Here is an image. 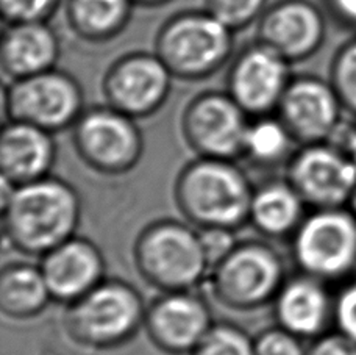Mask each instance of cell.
<instances>
[{
  "mask_svg": "<svg viewBox=\"0 0 356 355\" xmlns=\"http://www.w3.org/2000/svg\"><path fill=\"white\" fill-rule=\"evenodd\" d=\"M81 200L72 185L49 175L13 188L2 199L3 237L13 249L29 257H44L75 237Z\"/></svg>",
  "mask_w": 356,
  "mask_h": 355,
  "instance_id": "obj_1",
  "label": "cell"
},
{
  "mask_svg": "<svg viewBox=\"0 0 356 355\" xmlns=\"http://www.w3.org/2000/svg\"><path fill=\"white\" fill-rule=\"evenodd\" d=\"M255 188L234 160L197 157L178 174V210L197 229L238 230L250 219Z\"/></svg>",
  "mask_w": 356,
  "mask_h": 355,
  "instance_id": "obj_2",
  "label": "cell"
},
{
  "mask_svg": "<svg viewBox=\"0 0 356 355\" xmlns=\"http://www.w3.org/2000/svg\"><path fill=\"white\" fill-rule=\"evenodd\" d=\"M234 31L203 10H183L156 31L154 52L183 81H200L232 61Z\"/></svg>",
  "mask_w": 356,
  "mask_h": 355,
  "instance_id": "obj_3",
  "label": "cell"
},
{
  "mask_svg": "<svg viewBox=\"0 0 356 355\" xmlns=\"http://www.w3.org/2000/svg\"><path fill=\"white\" fill-rule=\"evenodd\" d=\"M144 299L131 283L105 278L81 299L67 306L66 332L75 345L110 351L129 343L144 327Z\"/></svg>",
  "mask_w": 356,
  "mask_h": 355,
  "instance_id": "obj_4",
  "label": "cell"
},
{
  "mask_svg": "<svg viewBox=\"0 0 356 355\" xmlns=\"http://www.w3.org/2000/svg\"><path fill=\"white\" fill-rule=\"evenodd\" d=\"M133 258L139 276L161 293L194 291L209 276L199 230L180 221L149 224L136 238Z\"/></svg>",
  "mask_w": 356,
  "mask_h": 355,
  "instance_id": "obj_5",
  "label": "cell"
},
{
  "mask_svg": "<svg viewBox=\"0 0 356 355\" xmlns=\"http://www.w3.org/2000/svg\"><path fill=\"white\" fill-rule=\"evenodd\" d=\"M286 278L284 260L275 247L245 239L213 268L208 283L222 307L252 312L272 303Z\"/></svg>",
  "mask_w": 356,
  "mask_h": 355,
  "instance_id": "obj_6",
  "label": "cell"
},
{
  "mask_svg": "<svg viewBox=\"0 0 356 355\" xmlns=\"http://www.w3.org/2000/svg\"><path fill=\"white\" fill-rule=\"evenodd\" d=\"M292 257L303 274L347 282L356 271V216L347 207L307 214L292 237Z\"/></svg>",
  "mask_w": 356,
  "mask_h": 355,
  "instance_id": "obj_7",
  "label": "cell"
},
{
  "mask_svg": "<svg viewBox=\"0 0 356 355\" xmlns=\"http://www.w3.org/2000/svg\"><path fill=\"white\" fill-rule=\"evenodd\" d=\"M85 109L80 81L56 68L11 80L3 91V111L8 120L36 125L54 135L72 129Z\"/></svg>",
  "mask_w": 356,
  "mask_h": 355,
  "instance_id": "obj_8",
  "label": "cell"
},
{
  "mask_svg": "<svg viewBox=\"0 0 356 355\" xmlns=\"http://www.w3.org/2000/svg\"><path fill=\"white\" fill-rule=\"evenodd\" d=\"M72 144L80 160L104 175L130 173L144 154L136 119L106 104L85 109L72 127Z\"/></svg>",
  "mask_w": 356,
  "mask_h": 355,
  "instance_id": "obj_9",
  "label": "cell"
},
{
  "mask_svg": "<svg viewBox=\"0 0 356 355\" xmlns=\"http://www.w3.org/2000/svg\"><path fill=\"white\" fill-rule=\"evenodd\" d=\"M250 116L227 91L199 93L184 105L181 135L197 157L236 160L243 157Z\"/></svg>",
  "mask_w": 356,
  "mask_h": 355,
  "instance_id": "obj_10",
  "label": "cell"
},
{
  "mask_svg": "<svg viewBox=\"0 0 356 355\" xmlns=\"http://www.w3.org/2000/svg\"><path fill=\"white\" fill-rule=\"evenodd\" d=\"M286 180L313 210L346 208L356 187V164L334 141L300 145L286 164Z\"/></svg>",
  "mask_w": 356,
  "mask_h": 355,
  "instance_id": "obj_11",
  "label": "cell"
},
{
  "mask_svg": "<svg viewBox=\"0 0 356 355\" xmlns=\"http://www.w3.org/2000/svg\"><path fill=\"white\" fill-rule=\"evenodd\" d=\"M174 75L155 52L136 50L120 55L102 79L106 105L133 119L155 115L168 102Z\"/></svg>",
  "mask_w": 356,
  "mask_h": 355,
  "instance_id": "obj_12",
  "label": "cell"
},
{
  "mask_svg": "<svg viewBox=\"0 0 356 355\" xmlns=\"http://www.w3.org/2000/svg\"><path fill=\"white\" fill-rule=\"evenodd\" d=\"M292 77L288 60L253 41L230 61L225 91L250 118L273 115Z\"/></svg>",
  "mask_w": 356,
  "mask_h": 355,
  "instance_id": "obj_13",
  "label": "cell"
},
{
  "mask_svg": "<svg viewBox=\"0 0 356 355\" xmlns=\"http://www.w3.org/2000/svg\"><path fill=\"white\" fill-rule=\"evenodd\" d=\"M344 106L328 79L319 75H294L286 88L275 115L297 144L334 141L342 129Z\"/></svg>",
  "mask_w": 356,
  "mask_h": 355,
  "instance_id": "obj_14",
  "label": "cell"
},
{
  "mask_svg": "<svg viewBox=\"0 0 356 355\" xmlns=\"http://www.w3.org/2000/svg\"><path fill=\"white\" fill-rule=\"evenodd\" d=\"M328 17L313 0H275L258 19L255 41L284 60H309L327 41Z\"/></svg>",
  "mask_w": 356,
  "mask_h": 355,
  "instance_id": "obj_15",
  "label": "cell"
},
{
  "mask_svg": "<svg viewBox=\"0 0 356 355\" xmlns=\"http://www.w3.org/2000/svg\"><path fill=\"white\" fill-rule=\"evenodd\" d=\"M214 326L208 302L194 291L161 293L147 307L144 329L156 349L191 355Z\"/></svg>",
  "mask_w": 356,
  "mask_h": 355,
  "instance_id": "obj_16",
  "label": "cell"
},
{
  "mask_svg": "<svg viewBox=\"0 0 356 355\" xmlns=\"http://www.w3.org/2000/svg\"><path fill=\"white\" fill-rule=\"evenodd\" d=\"M41 271L55 302L71 306L105 281L106 263L92 241L72 237L41 257Z\"/></svg>",
  "mask_w": 356,
  "mask_h": 355,
  "instance_id": "obj_17",
  "label": "cell"
},
{
  "mask_svg": "<svg viewBox=\"0 0 356 355\" xmlns=\"http://www.w3.org/2000/svg\"><path fill=\"white\" fill-rule=\"evenodd\" d=\"M280 327L302 340H314L334 322V296L328 283L313 276L288 277L272 302Z\"/></svg>",
  "mask_w": 356,
  "mask_h": 355,
  "instance_id": "obj_18",
  "label": "cell"
},
{
  "mask_svg": "<svg viewBox=\"0 0 356 355\" xmlns=\"http://www.w3.org/2000/svg\"><path fill=\"white\" fill-rule=\"evenodd\" d=\"M56 160L54 133L8 120L0 135V173L15 187L49 177Z\"/></svg>",
  "mask_w": 356,
  "mask_h": 355,
  "instance_id": "obj_19",
  "label": "cell"
},
{
  "mask_svg": "<svg viewBox=\"0 0 356 355\" xmlns=\"http://www.w3.org/2000/svg\"><path fill=\"white\" fill-rule=\"evenodd\" d=\"M60 55V38L49 22L8 24L0 41V66L10 81L55 69Z\"/></svg>",
  "mask_w": 356,
  "mask_h": 355,
  "instance_id": "obj_20",
  "label": "cell"
},
{
  "mask_svg": "<svg viewBox=\"0 0 356 355\" xmlns=\"http://www.w3.org/2000/svg\"><path fill=\"white\" fill-rule=\"evenodd\" d=\"M300 194L288 180H270L255 188L249 223L267 238L294 237L307 218Z\"/></svg>",
  "mask_w": 356,
  "mask_h": 355,
  "instance_id": "obj_21",
  "label": "cell"
},
{
  "mask_svg": "<svg viewBox=\"0 0 356 355\" xmlns=\"http://www.w3.org/2000/svg\"><path fill=\"white\" fill-rule=\"evenodd\" d=\"M131 0H65V19L71 33L88 44L116 40L129 27Z\"/></svg>",
  "mask_w": 356,
  "mask_h": 355,
  "instance_id": "obj_22",
  "label": "cell"
},
{
  "mask_svg": "<svg viewBox=\"0 0 356 355\" xmlns=\"http://www.w3.org/2000/svg\"><path fill=\"white\" fill-rule=\"evenodd\" d=\"M52 301L40 265L17 262L3 266L0 272V312L6 318H36Z\"/></svg>",
  "mask_w": 356,
  "mask_h": 355,
  "instance_id": "obj_23",
  "label": "cell"
},
{
  "mask_svg": "<svg viewBox=\"0 0 356 355\" xmlns=\"http://www.w3.org/2000/svg\"><path fill=\"white\" fill-rule=\"evenodd\" d=\"M296 139L275 113L250 118L243 157L258 168H277L288 164L296 152Z\"/></svg>",
  "mask_w": 356,
  "mask_h": 355,
  "instance_id": "obj_24",
  "label": "cell"
},
{
  "mask_svg": "<svg viewBox=\"0 0 356 355\" xmlns=\"http://www.w3.org/2000/svg\"><path fill=\"white\" fill-rule=\"evenodd\" d=\"M328 80L346 113L356 118V33L336 49L330 63Z\"/></svg>",
  "mask_w": 356,
  "mask_h": 355,
  "instance_id": "obj_25",
  "label": "cell"
},
{
  "mask_svg": "<svg viewBox=\"0 0 356 355\" xmlns=\"http://www.w3.org/2000/svg\"><path fill=\"white\" fill-rule=\"evenodd\" d=\"M191 355H255V338L239 326L214 322Z\"/></svg>",
  "mask_w": 356,
  "mask_h": 355,
  "instance_id": "obj_26",
  "label": "cell"
},
{
  "mask_svg": "<svg viewBox=\"0 0 356 355\" xmlns=\"http://www.w3.org/2000/svg\"><path fill=\"white\" fill-rule=\"evenodd\" d=\"M269 0H205V10L232 31H241L257 24Z\"/></svg>",
  "mask_w": 356,
  "mask_h": 355,
  "instance_id": "obj_27",
  "label": "cell"
},
{
  "mask_svg": "<svg viewBox=\"0 0 356 355\" xmlns=\"http://www.w3.org/2000/svg\"><path fill=\"white\" fill-rule=\"evenodd\" d=\"M63 0H0L2 16L8 24L49 22Z\"/></svg>",
  "mask_w": 356,
  "mask_h": 355,
  "instance_id": "obj_28",
  "label": "cell"
},
{
  "mask_svg": "<svg viewBox=\"0 0 356 355\" xmlns=\"http://www.w3.org/2000/svg\"><path fill=\"white\" fill-rule=\"evenodd\" d=\"M303 340L283 327L266 329L255 338V355H307Z\"/></svg>",
  "mask_w": 356,
  "mask_h": 355,
  "instance_id": "obj_29",
  "label": "cell"
},
{
  "mask_svg": "<svg viewBox=\"0 0 356 355\" xmlns=\"http://www.w3.org/2000/svg\"><path fill=\"white\" fill-rule=\"evenodd\" d=\"M333 324L356 343V278H348L336 293Z\"/></svg>",
  "mask_w": 356,
  "mask_h": 355,
  "instance_id": "obj_30",
  "label": "cell"
},
{
  "mask_svg": "<svg viewBox=\"0 0 356 355\" xmlns=\"http://www.w3.org/2000/svg\"><path fill=\"white\" fill-rule=\"evenodd\" d=\"M200 233L203 252H205L209 272L216 268L234 247L238 246L239 239L236 238V230L230 229H197Z\"/></svg>",
  "mask_w": 356,
  "mask_h": 355,
  "instance_id": "obj_31",
  "label": "cell"
},
{
  "mask_svg": "<svg viewBox=\"0 0 356 355\" xmlns=\"http://www.w3.org/2000/svg\"><path fill=\"white\" fill-rule=\"evenodd\" d=\"M307 355H356V343L338 331L327 332L313 340Z\"/></svg>",
  "mask_w": 356,
  "mask_h": 355,
  "instance_id": "obj_32",
  "label": "cell"
},
{
  "mask_svg": "<svg viewBox=\"0 0 356 355\" xmlns=\"http://www.w3.org/2000/svg\"><path fill=\"white\" fill-rule=\"evenodd\" d=\"M321 6L336 25L356 33V0H321Z\"/></svg>",
  "mask_w": 356,
  "mask_h": 355,
  "instance_id": "obj_33",
  "label": "cell"
},
{
  "mask_svg": "<svg viewBox=\"0 0 356 355\" xmlns=\"http://www.w3.org/2000/svg\"><path fill=\"white\" fill-rule=\"evenodd\" d=\"M338 136H339L338 144L347 152L348 157H350L356 164V118L353 123L347 127V129H341Z\"/></svg>",
  "mask_w": 356,
  "mask_h": 355,
  "instance_id": "obj_34",
  "label": "cell"
},
{
  "mask_svg": "<svg viewBox=\"0 0 356 355\" xmlns=\"http://www.w3.org/2000/svg\"><path fill=\"white\" fill-rule=\"evenodd\" d=\"M172 0H131L135 6H141V8H158V6L168 5Z\"/></svg>",
  "mask_w": 356,
  "mask_h": 355,
  "instance_id": "obj_35",
  "label": "cell"
},
{
  "mask_svg": "<svg viewBox=\"0 0 356 355\" xmlns=\"http://www.w3.org/2000/svg\"><path fill=\"white\" fill-rule=\"evenodd\" d=\"M348 210H350L355 216H356V187L353 189V193L350 196V200H348V205H347Z\"/></svg>",
  "mask_w": 356,
  "mask_h": 355,
  "instance_id": "obj_36",
  "label": "cell"
}]
</instances>
